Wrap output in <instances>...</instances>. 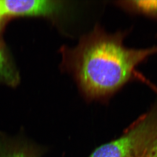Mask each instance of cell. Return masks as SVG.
Segmentation results:
<instances>
[{
	"instance_id": "obj_1",
	"label": "cell",
	"mask_w": 157,
	"mask_h": 157,
	"mask_svg": "<svg viewBox=\"0 0 157 157\" xmlns=\"http://www.w3.org/2000/svg\"><path fill=\"white\" fill-rule=\"evenodd\" d=\"M128 31L108 33L99 25L80 38L73 48H63V66L72 74L87 101H107L133 80L135 69L157 46L145 49L126 47Z\"/></svg>"
},
{
	"instance_id": "obj_2",
	"label": "cell",
	"mask_w": 157,
	"mask_h": 157,
	"mask_svg": "<svg viewBox=\"0 0 157 157\" xmlns=\"http://www.w3.org/2000/svg\"><path fill=\"white\" fill-rule=\"evenodd\" d=\"M157 135V104L117 140L96 148L89 157H145Z\"/></svg>"
},
{
	"instance_id": "obj_3",
	"label": "cell",
	"mask_w": 157,
	"mask_h": 157,
	"mask_svg": "<svg viewBox=\"0 0 157 157\" xmlns=\"http://www.w3.org/2000/svg\"><path fill=\"white\" fill-rule=\"evenodd\" d=\"M63 5L51 0H0V15L4 19L17 17H56Z\"/></svg>"
},
{
	"instance_id": "obj_4",
	"label": "cell",
	"mask_w": 157,
	"mask_h": 157,
	"mask_svg": "<svg viewBox=\"0 0 157 157\" xmlns=\"http://www.w3.org/2000/svg\"><path fill=\"white\" fill-rule=\"evenodd\" d=\"M113 3L130 13L157 19V1H119Z\"/></svg>"
},
{
	"instance_id": "obj_5",
	"label": "cell",
	"mask_w": 157,
	"mask_h": 157,
	"mask_svg": "<svg viewBox=\"0 0 157 157\" xmlns=\"http://www.w3.org/2000/svg\"><path fill=\"white\" fill-rule=\"evenodd\" d=\"M18 81L17 72L12 65L4 45L0 41V82L13 86Z\"/></svg>"
},
{
	"instance_id": "obj_6",
	"label": "cell",
	"mask_w": 157,
	"mask_h": 157,
	"mask_svg": "<svg viewBox=\"0 0 157 157\" xmlns=\"http://www.w3.org/2000/svg\"><path fill=\"white\" fill-rule=\"evenodd\" d=\"M38 153L28 146L20 144L0 147V157H39Z\"/></svg>"
},
{
	"instance_id": "obj_7",
	"label": "cell",
	"mask_w": 157,
	"mask_h": 157,
	"mask_svg": "<svg viewBox=\"0 0 157 157\" xmlns=\"http://www.w3.org/2000/svg\"><path fill=\"white\" fill-rule=\"evenodd\" d=\"M145 157H157V135L148 147Z\"/></svg>"
},
{
	"instance_id": "obj_8",
	"label": "cell",
	"mask_w": 157,
	"mask_h": 157,
	"mask_svg": "<svg viewBox=\"0 0 157 157\" xmlns=\"http://www.w3.org/2000/svg\"><path fill=\"white\" fill-rule=\"evenodd\" d=\"M6 20V19H4V18L1 17V15H0V33L3 29V26L4 25L5 22Z\"/></svg>"
}]
</instances>
